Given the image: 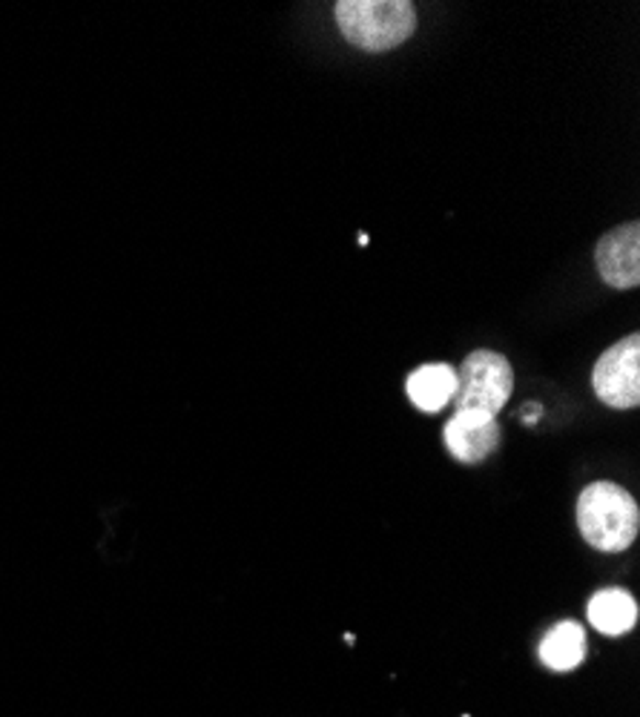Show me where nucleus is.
Returning a JSON list of instances; mask_svg holds the SVG:
<instances>
[{"mask_svg":"<svg viewBox=\"0 0 640 717\" xmlns=\"http://www.w3.org/2000/svg\"><path fill=\"white\" fill-rule=\"evenodd\" d=\"M442 437H446L451 457L460 459L462 466H476L497 451L499 425L492 414H483V411H457L446 422Z\"/></svg>","mask_w":640,"mask_h":717,"instance_id":"423d86ee","label":"nucleus"},{"mask_svg":"<svg viewBox=\"0 0 640 717\" xmlns=\"http://www.w3.org/2000/svg\"><path fill=\"white\" fill-rule=\"evenodd\" d=\"M514 391V370L503 354L474 350L457 370V411H483L497 416Z\"/></svg>","mask_w":640,"mask_h":717,"instance_id":"7ed1b4c3","label":"nucleus"},{"mask_svg":"<svg viewBox=\"0 0 640 717\" xmlns=\"http://www.w3.org/2000/svg\"><path fill=\"white\" fill-rule=\"evenodd\" d=\"M408 400L414 407L425 411V414H439L442 407L454 402L457 393V368L442 362L423 365L408 377Z\"/></svg>","mask_w":640,"mask_h":717,"instance_id":"0eeeda50","label":"nucleus"},{"mask_svg":"<svg viewBox=\"0 0 640 717\" xmlns=\"http://www.w3.org/2000/svg\"><path fill=\"white\" fill-rule=\"evenodd\" d=\"M336 23L348 44L366 53H388L417 30V9L408 0H339Z\"/></svg>","mask_w":640,"mask_h":717,"instance_id":"f03ea898","label":"nucleus"},{"mask_svg":"<svg viewBox=\"0 0 640 717\" xmlns=\"http://www.w3.org/2000/svg\"><path fill=\"white\" fill-rule=\"evenodd\" d=\"M540 416V405H526L523 407V425H535Z\"/></svg>","mask_w":640,"mask_h":717,"instance_id":"9d476101","label":"nucleus"},{"mask_svg":"<svg viewBox=\"0 0 640 717\" xmlns=\"http://www.w3.org/2000/svg\"><path fill=\"white\" fill-rule=\"evenodd\" d=\"M577 528L592 548L618 554L638 537V503L615 482H595L577 496Z\"/></svg>","mask_w":640,"mask_h":717,"instance_id":"f257e3e1","label":"nucleus"},{"mask_svg":"<svg viewBox=\"0 0 640 717\" xmlns=\"http://www.w3.org/2000/svg\"><path fill=\"white\" fill-rule=\"evenodd\" d=\"M588 623L595 626L600 635L618 637L632 631V626L638 623V603L629 592L624 589H604L597 592L588 603Z\"/></svg>","mask_w":640,"mask_h":717,"instance_id":"6e6552de","label":"nucleus"},{"mask_svg":"<svg viewBox=\"0 0 640 717\" xmlns=\"http://www.w3.org/2000/svg\"><path fill=\"white\" fill-rule=\"evenodd\" d=\"M586 658V635L577 623H560L540 640V660L551 672H572Z\"/></svg>","mask_w":640,"mask_h":717,"instance_id":"1a4fd4ad","label":"nucleus"},{"mask_svg":"<svg viewBox=\"0 0 640 717\" xmlns=\"http://www.w3.org/2000/svg\"><path fill=\"white\" fill-rule=\"evenodd\" d=\"M592 385L600 402L609 407H638L640 405V336L632 333L611 345L595 365Z\"/></svg>","mask_w":640,"mask_h":717,"instance_id":"20e7f679","label":"nucleus"},{"mask_svg":"<svg viewBox=\"0 0 640 717\" xmlns=\"http://www.w3.org/2000/svg\"><path fill=\"white\" fill-rule=\"evenodd\" d=\"M597 273L606 284L618 290L638 288L640 284V224L629 222L624 227L606 233L595 250Z\"/></svg>","mask_w":640,"mask_h":717,"instance_id":"39448f33","label":"nucleus"}]
</instances>
